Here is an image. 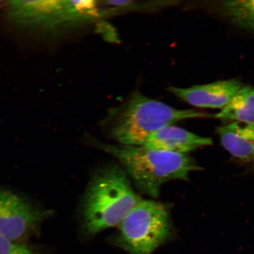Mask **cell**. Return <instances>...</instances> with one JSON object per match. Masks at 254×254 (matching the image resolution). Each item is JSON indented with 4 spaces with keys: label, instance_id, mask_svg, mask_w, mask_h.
I'll use <instances>...</instances> for the list:
<instances>
[{
    "label": "cell",
    "instance_id": "9",
    "mask_svg": "<svg viewBox=\"0 0 254 254\" xmlns=\"http://www.w3.org/2000/svg\"><path fill=\"white\" fill-rule=\"evenodd\" d=\"M222 145L239 160L254 161V126L238 122L219 127Z\"/></svg>",
    "mask_w": 254,
    "mask_h": 254
},
{
    "label": "cell",
    "instance_id": "3",
    "mask_svg": "<svg viewBox=\"0 0 254 254\" xmlns=\"http://www.w3.org/2000/svg\"><path fill=\"white\" fill-rule=\"evenodd\" d=\"M192 110H179L136 91L107 119L108 131L120 144L142 146L158 129L180 121L209 117Z\"/></svg>",
    "mask_w": 254,
    "mask_h": 254
},
{
    "label": "cell",
    "instance_id": "11",
    "mask_svg": "<svg viewBox=\"0 0 254 254\" xmlns=\"http://www.w3.org/2000/svg\"><path fill=\"white\" fill-rule=\"evenodd\" d=\"M219 9L235 26L254 33V0L222 1Z\"/></svg>",
    "mask_w": 254,
    "mask_h": 254
},
{
    "label": "cell",
    "instance_id": "2",
    "mask_svg": "<svg viewBox=\"0 0 254 254\" xmlns=\"http://www.w3.org/2000/svg\"><path fill=\"white\" fill-rule=\"evenodd\" d=\"M96 147L116 158L139 190L153 198L160 195L164 184L188 180L189 174L201 169L186 154L150 148L145 146L104 144Z\"/></svg>",
    "mask_w": 254,
    "mask_h": 254
},
{
    "label": "cell",
    "instance_id": "8",
    "mask_svg": "<svg viewBox=\"0 0 254 254\" xmlns=\"http://www.w3.org/2000/svg\"><path fill=\"white\" fill-rule=\"evenodd\" d=\"M212 144L211 138L203 137L188 130L173 125L163 127L146 141V147L186 154L204 146Z\"/></svg>",
    "mask_w": 254,
    "mask_h": 254
},
{
    "label": "cell",
    "instance_id": "10",
    "mask_svg": "<svg viewBox=\"0 0 254 254\" xmlns=\"http://www.w3.org/2000/svg\"><path fill=\"white\" fill-rule=\"evenodd\" d=\"M215 117L225 122L254 126V88L241 87L227 106Z\"/></svg>",
    "mask_w": 254,
    "mask_h": 254
},
{
    "label": "cell",
    "instance_id": "1",
    "mask_svg": "<svg viewBox=\"0 0 254 254\" xmlns=\"http://www.w3.org/2000/svg\"><path fill=\"white\" fill-rule=\"evenodd\" d=\"M141 199L125 170L117 166L100 170L92 178L82 202L85 236L93 237L119 225Z\"/></svg>",
    "mask_w": 254,
    "mask_h": 254
},
{
    "label": "cell",
    "instance_id": "6",
    "mask_svg": "<svg viewBox=\"0 0 254 254\" xmlns=\"http://www.w3.org/2000/svg\"><path fill=\"white\" fill-rule=\"evenodd\" d=\"M52 214L9 190H0V236L17 241Z\"/></svg>",
    "mask_w": 254,
    "mask_h": 254
},
{
    "label": "cell",
    "instance_id": "4",
    "mask_svg": "<svg viewBox=\"0 0 254 254\" xmlns=\"http://www.w3.org/2000/svg\"><path fill=\"white\" fill-rule=\"evenodd\" d=\"M169 211L154 200L141 199L119 225L111 241L129 254H152L171 239Z\"/></svg>",
    "mask_w": 254,
    "mask_h": 254
},
{
    "label": "cell",
    "instance_id": "13",
    "mask_svg": "<svg viewBox=\"0 0 254 254\" xmlns=\"http://www.w3.org/2000/svg\"><path fill=\"white\" fill-rule=\"evenodd\" d=\"M108 5L116 6V7H124L131 3V1H106Z\"/></svg>",
    "mask_w": 254,
    "mask_h": 254
},
{
    "label": "cell",
    "instance_id": "12",
    "mask_svg": "<svg viewBox=\"0 0 254 254\" xmlns=\"http://www.w3.org/2000/svg\"><path fill=\"white\" fill-rule=\"evenodd\" d=\"M0 254H40L25 244L0 236Z\"/></svg>",
    "mask_w": 254,
    "mask_h": 254
},
{
    "label": "cell",
    "instance_id": "5",
    "mask_svg": "<svg viewBox=\"0 0 254 254\" xmlns=\"http://www.w3.org/2000/svg\"><path fill=\"white\" fill-rule=\"evenodd\" d=\"M7 13L11 23L31 31L53 33L69 25L65 1H10Z\"/></svg>",
    "mask_w": 254,
    "mask_h": 254
},
{
    "label": "cell",
    "instance_id": "7",
    "mask_svg": "<svg viewBox=\"0 0 254 254\" xmlns=\"http://www.w3.org/2000/svg\"><path fill=\"white\" fill-rule=\"evenodd\" d=\"M242 87L239 80L231 79L189 88L171 87L169 90L192 106L222 109Z\"/></svg>",
    "mask_w": 254,
    "mask_h": 254
}]
</instances>
